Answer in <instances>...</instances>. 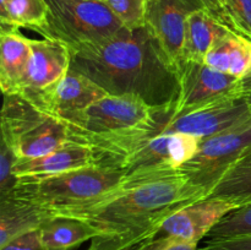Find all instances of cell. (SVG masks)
I'll list each match as a JSON object with an SVG mask.
<instances>
[{
	"instance_id": "cell-4",
	"label": "cell",
	"mask_w": 251,
	"mask_h": 250,
	"mask_svg": "<svg viewBox=\"0 0 251 250\" xmlns=\"http://www.w3.org/2000/svg\"><path fill=\"white\" fill-rule=\"evenodd\" d=\"M126 178V174L119 169L90 166L41 179H19L11 195L34 203L54 216L102 198Z\"/></svg>"
},
{
	"instance_id": "cell-21",
	"label": "cell",
	"mask_w": 251,
	"mask_h": 250,
	"mask_svg": "<svg viewBox=\"0 0 251 250\" xmlns=\"http://www.w3.org/2000/svg\"><path fill=\"white\" fill-rule=\"evenodd\" d=\"M207 198L223 199L237 207L251 202V150L226 172Z\"/></svg>"
},
{
	"instance_id": "cell-27",
	"label": "cell",
	"mask_w": 251,
	"mask_h": 250,
	"mask_svg": "<svg viewBox=\"0 0 251 250\" xmlns=\"http://www.w3.org/2000/svg\"><path fill=\"white\" fill-rule=\"evenodd\" d=\"M135 250H199V247L178 238L161 237L142 243Z\"/></svg>"
},
{
	"instance_id": "cell-22",
	"label": "cell",
	"mask_w": 251,
	"mask_h": 250,
	"mask_svg": "<svg viewBox=\"0 0 251 250\" xmlns=\"http://www.w3.org/2000/svg\"><path fill=\"white\" fill-rule=\"evenodd\" d=\"M48 19L46 0H0L1 26L29 28L43 33Z\"/></svg>"
},
{
	"instance_id": "cell-23",
	"label": "cell",
	"mask_w": 251,
	"mask_h": 250,
	"mask_svg": "<svg viewBox=\"0 0 251 250\" xmlns=\"http://www.w3.org/2000/svg\"><path fill=\"white\" fill-rule=\"evenodd\" d=\"M242 235H251V202L227 213L208 233L206 240L227 239Z\"/></svg>"
},
{
	"instance_id": "cell-6",
	"label": "cell",
	"mask_w": 251,
	"mask_h": 250,
	"mask_svg": "<svg viewBox=\"0 0 251 250\" xmlns=\"http://www.w3.org/2000/svg\"><path fill=\"white\" fill-rule=\"evenodd\" d=\"M47 27L42 36L70 49L110 38L123 24L103 0H46Z\"/></svg>"
},
{
	"instance_id": "cell-1",
	"label": "cell",
	"mask_w": 251,
	"mask_h": 250,
	"mask_svg": "<svg viewBox=\"0 0 251 250\" xmlns=\"http://www.w3.org/2000/svg\"><path fill=\"white\" fill-rule=\"evenodd\" d=\"M205 198L179 169L152 172L127 176L102 198L54 216L80 218L97 230L87 250H135L169 215Z\"/></svg>"
},
{
	"instance_id": "cell-33",
	"label": "cell",
	"mask_w": 251,
	"mask_h": 250,
	"mask_svg": "<svg viewBox=\"0 0 251 250\" xmlns=\"http://www.w3.org/2000/svg\"><path fill=\"white\" fill-rule=\"evenodd\" d=\"M103 1H104V0H103Z\"/></svg>"
},
{
	"instance_id": "cell-25",
	"label": "cell",
	"mask_w": 251,
	"mask_h": 250,
	"mask_svg": "<svg viewBox=\"0 0 251 250\" xmlns=\"http://www.w3.org/2000/svg\"><path fill=\"white\" fill-rule=\"evenodd\" d=\"M17 158L14 152L7 147L5 142L0 144V199L11 195L17 185V176L14 168Z\"/></svg>"
},
{
	"instance_id": "cell-10",
	"label": "cell",
	"mask_w": 251,
	"mask_h": 250,
	"mask_svg": "<svg viewBox=\"0 0 251 250\" xmlns=\"http://www.w3.org/2000/svg\"><path fill=\"white\" fill-rule=\"evenodd\" d=\"M179 91L176 112L212 104L242 96L239 78L220 73L205 63L183 60L178 68Z\"/></svg>"
},
{
	"instance_id": "cell-13",
	"label": "cell",
	"mask_w": 251,
	"mask_h": 250,
	"mask_svg": "<svg viewBox=\"0 0 251 250\" xmlns=\"http://www.w3.org/2000/svg\"><path fill=\"white\" fill-rule=\"evenodd\" d=\"M234 208H237L234 203L218 198L194 201L169 215L161 223L153 238L172 237L199 244Z\"/></svg>"
},
{
	"instance_id": "cell-20",
	"label": "cell",
	"mask_w": 251,
	"mask_h": 250,
	"mask_svg": "<svg viewBox=\"0 0 251 250\" xmlns=\"http://www.w3.org/2000/svg\"><path fill=\"white\" fill-rule=\"evenodd\" d=\"M46 250H71L97 237V230L86 221L68 216H53L39 228Z\"/></svg>"
},
{
	"instance_id": "cell-26",
	"label": "cell",
	"mask_w": 251,
	"mask_h": 250,
	"mask_svg": "<svg viewBox=\"0 0 251 250\" xmlns=\"http://www.w3.org/2000/svg\"><path fill=\"white\" fill-rule=\"evenodd\" d=\"M233 29L251 39V0H226Z\"/></svg>"
},
{
	"instance_id": "cell-30",
	"label": "cell",
	"mask_w": 251,
	"mask_h": 250,
	"mask_svg": "<svg viewBox=\"0 0 251 250\" xmlns=\"http://www.w3.org/2000/svg\"><path fill=\"white\" fill-rule=\"evenodd\" d=\"M203 4V6L221 22L225 26H227L228 28L233 29L232 22H230L229 15L227 11V5H226V0H201ZM235 32V31H234Z\"/></svg>"
},
{
	"instance_id": "cell-3",
	"label": "cell",
	"mask_w": 251,
	"mask_h": 250,
	"mask_svg": "<svg viewBox=\"0 0 251 250\" xmlns=\"http://www.w3.org/2000/svg\"><path fill=\"white\" fill-rule=\"evenodd\" d=\"M154 122L156 118L147 126L113 134L70 131L71 141L91 147L96 166L119 169L126 176L179 169L193 158L202 139L180 132H159Z\"/></svg>"
},
{
	"instance_id": "cell-15",
	"label": "cell",
	"mask_w": 251,
	"mask_h": 250,
	"mask_svg": "<svg viewBox=\"0 0 251 250\" xmlns=\"http://www.w3.org/2000/svg\"><path fill=\"white\" fill-rule=\"evenodd\" d=\"M90 166H96L92 149L86 145L71 141L46 156L32 159H17L14 173L17 179L31 180Z\"/></svg>"
},
{
	"instance_id": "cell-32",
	"label": "cell",
	"mask_w": 251,
	"mask_h": 250,
	"mask_svg": "<svg viewBox=\"0 0 251 250\" xmlns=\"http://www.w3.org/2000/svg\"><path fill=\"white\" fill-rule=\"evenodd\" d=\"M244 96H245V98H247V102H248V104H249V107L251 109V92L244 93Z\"/></svg>"
},
{
	"instance_id": "cell-11",
	"label": "cell",
	"mask_w": 251,
	"mask_h": 250,
	"mask_svg": "<svg viewBox=\"0 0 251 250\" xmlns=\"http://www.w3.org/2000/svg\"><path fill=\"white\" fill-rule=\"evenodd\" d=\"M105 95L108 93L103 88L85 75L69 70L58 82L28 100L49 115L69 124Z\"/></svg>"
},
{
	"instance_id": "cell-12",
	"label": "cell",
	"mask_w": 251,
	"mask_h": 250,
	"mask_svg": "<svg viewBox=\"0 0 251 250\" xmlns=\"http://www.w3.org/2000/svg\"><path fill=\"white\" fill-rule=\"evenodd\" d=\"M202 7L201 0H147L146 26L176 71L183 59L186 20Z\"/></svg>"
},
{
	"instance_id": "cell-18",
	"label": "cell",
	"mask_w": 251,
	"mask_h": 250,
	"mask_svg": "<svg viewBox=\"0 0 251 250\" xmlns=\"http://www.w3.org/2000/svg\"><path fill=\"white\" fill-rule=\"evenodd\" d=\"M203 63L220 73L243 80L251 73V39L228 31L213 44Z\"/></svg>"
},
{
	"instance_id": "cell-19",
	"label": "cell",
	"mask_w": 251,
	"mask_h": 250,
	"mask_svg": "<svg viewBox=\"0 0 251 250\" xmlns=\"http://www.w3.org/2000/svg\"><path fill=\"white\" fill-rule=\"evenodd\" d=\"M228 31L232 29L221 24L206 7L191 12L186 20L181 61L194 60L203 63L206 54L213 44Z\"/></svg>"
},
{
	"instance_id": "cell-29",
	"label": "cell",
	"mask_w": 251,
	"mask_h": 250,
	"mask_svg": "<svg viewBox=\"0 0 251 250\" xmlns=\"http://www.w3.org/2000/svg\"><path fill=\"white\" fill-rule=\"evenodd\" d=\"M0 250H46L42 244L39 229L26 233L15 238L7 244L0 247Z\"/></svg>"
},
{
	"instance_id": "cell-16",
	"label": "cell",
	"mask_w": 251,
	"mask_h": 250,
	"mask_svg": "<svg viewBox=\"0 0 251 250\" xmlns=\"http://www.w3.org/2000/svg\"><path fill=\"white\" fill-rule=\"evenodd\" d=\"M32 39L19 28L1 26L0 32V86L4 95H17L28 66Z\"/></svg>"
},
{
	"instance_id": "cell-9",
	"label": "cell",
	"mask_w": 251,
	"mask_h": 250,
	"mask_svg": "<svg viewBox=\"0 0 251 250\" xmlns=\"http://www.w3.org/2000/svg\"><path fill=\"white\" fill-rule=\"evenodd\" d=\"M158 109L136 96L108 93L65 125L80 134H113L147 126L153 123Z\"/></svg>"
},
{
	"instance_id": "cell-2",
	"label": "cell",
	"mask_w": 251,
	"mask_h": 250,
	"mask_svg": "<svg viewBox=\"0 0 251 250\" xmlns=\"http://www.w3.org/2000/svg\"><path fill=\"white\" fill-rule=\"evenodd\" d=\"M70 70L80 73L109 95H130L154 108L176 103L178 71L149 27H123L110 38L76 47Z\"/></svg>"
},
{
	"instance_id": "cell-7",
	"label": "cell",
	"mask_w": 251,
	"mask_h": 250,
	"mask_svg": "<svg viewBox=\"0 0 251 250\" xmlns=\"http://www.w3.org/2000/svg\"><path fill=\"white\" fill-rule=\"evenodd\" d=\"M251 150V119L201 140L193 158L179 168L206 196L226 172Z\"/></svg>"
},
{
	"instance_id": "cell-8",
	"label": "cell",
	"mask_w": 251,
	"mask_h": 250,
	"mask_svg": "<svg viewBox=\"0 0 251 250\" xmlns=\"http://www.w3.org/2000/svg\"><path fill=\"white\" fill-rule=\"evenodd\" d=\"M251 119V109L244 95L212 104L176 112V103L159 109L161 132H180L206 139Z\"/></svg>"
},
{
	"instance_id": "cell-14",
	"label": "cell",
	"mask_w": 251,
	"mask_h": 250,
	"mask_svg": "<svg viewBox=\"0 0 251 250\" xmlns=\"http://www.w3.org/2000/svg\"><path fill=\"white\" fill-rule=\"evenodd\" d=\"M71 66V50L56 39H32V53L17 95L32 98L58 82Z\"/></svg>"
},
{
	"instance_id": "cell-28",
	"label": "cell",
	"mask_w": 251,
	"mask_h": 250,
	"mask_svg": "<svg viewBox=\"0 0 251 250\" xmlns=\"http://www.w3.org/2000/svg\"><path fill=\"white\" fill-rule=\"evenodd\" d=\"M199 250H251V235L227 238V239L206 240Z\"/></svg>"
},
{
	"instance_id": "cell-31",
	"label": "cell",
	"mask_w": 251,
	"mask_h": 250,
	"mask_svg": "<svg viewBox=\"0 0 251 250\" xmlns=\"http://www.w3.org/2000/svg\"><path fill=\"white\" fill-rule=\"evenodd\" d=\"M240 90H242L243 95H244V93L251 92V73L247 76V77H244L240 81Z\"/></svg>"
},
{
	"instance_id": "cell-5",
	"label": "cell",
	"mask_w": 251,
	"mask_h": 250,
	"mask_svg": "<svg viewBox=\"0 0 251 250\" xmlns=\"http://www.w3.org/2000/svg\"><path fill=\"white\" fill-rule=\"evenodd\" d=\"M1 141L17 159L46 156L71 142L70 130L21 95H4Z\"/></svg>"
},
{
	"instance_id": "cell-17",
	"label": "cell",
	"mask_w": 251,
	"mask_h": 250,
	"mask_svg": "<svg viewBox=\"0 0 251 250\" xmlns=\"http://www.w3.org/2000/svg\"><path fill=\"white\" fill-rule=\"evenodd\" d=\"M53 217L49 211L10 195L0 199V247L26 233L38 230Z\"/></svg>"
},
{
	"instance_id": "cell-24",
	"label": "cell",
	"mask_w": 251,
	"mask_h": 250,
	"mask_svg": "<svg viewBox=\"0 0 251 250\" xmlns=\"http://www.w3.org/2000/svg\"><path fill=\"white\" fill-rule=\"evenodd\" d=\"M123 26L129 29L146 25L147 0H104Z\"/></svg>"
}]
</instances>
